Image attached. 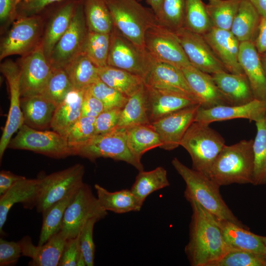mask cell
Returning a JSON list of instances; mask_svg holds the SVG:
<instances>
[{
	"label": "cell",
	"mask_w": 266,
	"mask_h": 266,
	"mask_svg": "<svg viewBox=\"0 0 266 266\" xmlns=\"http://www.w3.org/2000/svg\"><path fill=\"white\" fill-rule=\"evenodd\" d=\"M189 202L192 214L185 254L192 266H211L229 248L224 240L218 219L197 201Z\"/></svg>",
	"instance_id": "cell-1"
},
{
	"label": "cell",
	"mask_w": 266,
	"mask_h": 266,
	"mask_svg": "<svg viewBox=\"0 0 266 266\" xmlns=\"http://www.w3.org/2000/svg\"><path fill=\"white\" fill-rule=\"evenodd\" d=\"M171 164L186 184L184 194L188 202L197 201L218 220L245 227L225 203L217 183L203 173L189 168L177 158L172 160Z\"/></svg>",
	"instance_id": "cell-2"
},
{
	"label": "cell",
	"mask_w": 266,
	"mask_h": 266,
	"mask_svg": "<svg viewBox=\"0 0 266 266\" xmlns=\"http://www.w3.org/2000/svg\"><path fill=\"white\" fill-rule=\"evenodd\" d=\"M253 139L225 145L214 161L209 177L220 186L252 184L254 172Z\"/></svg>",
	"instance_id": "cell-3"
},
{
	"label": "cell",
	"mask_w": 266,
	"mask_h": 266,
	"mask_svg": "<svg viewBox=\"0 0 266 266\" xmlns=\"http://www.w3.org/2000/svg\"><path fill=\"white\" fill-rule=\"evenodd\" d=\"M114 27L142 49L144 36L151 27L159 24L153 10L137 0H105Z\"/></svg>",
	"instance_id": "cell-4"
},
{
	"label": "cell",
	"mask_w": 266,
	"mask_h": 266,
	"mask_svg": "<svg viewBox=\"0 0 266 266\" xmlns=\"http://www.w3.org/2000/svg\"><path fill=\"white\" fill-rule=\"evenodd\" d=\"M209 125L193 122L180 145L190 155L192 168L208 177L214 161L225 145L224 138Z\"/></svg>",
	"instance_id": "cell-5"
},
{
	"label": "cell",
	"mask_w": 266,
	"mask_h": 266,
	"mask_svg": "<svg viewBox=\"0 0 266 266\" xmlns=\"http://www.w3.org/2000/svg\"><path fill=\"white\" fill-rule=\"evenodd\" d=\"M78 155L95 162L99 158H110L131 165L139 171L143 170L141 160L130 152L127 143L126 130L116 128L107 133L96 134L81 145L73 149Z\"/></svg>",
	"instance_id": "cell-6"
},
{
	"label": "cell",
	"mask_w": 266,
	"mask_h": 266,
	"mask_svg": "<svg viewBox=\"0 0 266 266\" xmlns=\"http://www.w3.org/2000/svg\"><path fill=\"white\" fill-rule=\"evenodd\" d=\"M43 19L41 15L17 18L0 38V60L14 55L21 57L41 44Z\"/></svg>",
	"instance_id": "cell-7"
},
{
	"label": "cell",
	"mask_w": 266,
	"mask_h": 266,
	"mask_svg": "<svg viewBox=\"0 0 266 266\" xmlns=\"http://www.w3.org/2000/svg\"><path fill=\"white\" fill-rule=\"evenodd\" d=\"M84 166L77 164L63 170L39 177L35 207L38 213L77 190L84 183Z\"/></svg>",
	"instance_id": "cell-8"
},
{
	"label": "cell",
	"mask_w": 266,
	"mask_h": 266,
	"mask_svg": "<svg viewBox=\"0 0 266 266\" xmlns=\"http://www.w3.org/2000/svg\"><path fill=\"white\" fill-rule=\"evenodd\" d=\"M107 211L100 205L90 186L83 183L75 193L64 216L61 231L66 238L77 237L89 219L104 218Z\"/></svg>",
	"instance_id": "cell-9"
},
{
	"label": "cell",
	"mask_w": 266,
	"mask_h": 266,
	"mask_svg": "<svg viewBox=\"0 0 266 266\" xmlns=\"http://www.w3.org/2000/svg\"><path fill=\"white\" fill-rule=\"evenodd\" d=\"M8 148L32 151L60 159L73 155L67 139L54 131L35 129L24 124Z\"/></svg>",
	"instance_id": "cell-10"
},
{
	"label": "cell",
	"mask_w": 266,
	"mask_h": 266,
	"mask_svg": "<svg viewBox=\"0 0 266 266\" xmlns=\"http://www.w3.org/2000/svg\"><path fill=\"white\" fill-rule=\"evenodd\" d=\"M154 61L145 49L135 44L114 27L111 33L107 65L125 70L143 79Z\"/></svg>",
	"instance_id": "cell-11"
},
{
	"label": "cell",
	"mask_w": 266,
	"mask_h": 266,
	"mask_svg": "<svg viewBox=\"0 0 266 266\" xmlns=\"http://www.w3.org/2000/svg\"><path fill=\"white\" fill-rule=\"evenodd\" d=\"M89 32L82 0H79L71 23L54 47L49 59L53 68H64L83 51Z\"/></svg>",
	"instance_id": "cell-12"
},
{
	"label": "cell",
	"mask_w": 266,
	"mask_h": 266,
	"mask_svg": "<svg viewBox=\"0 0 266 266\" xmlns=\"http://www.w3.org/2000/svg\"><path fill=\"white\" fill-rule=\"evenodd\" d=\"M144 47L153 59L181 69L191 65L174 32L158 24L146 32Z\"/></svg>",
	"instance_id": "cell-13"
},
{
	"label": "cell",
	"mask_w": 266,
	"mask_h": 266,
	"mask_svg": "<svg viewBox=\"0 0 266 266\" xmlns=\"http://www.w3.org/2000/svg\"><path fill=\"white\" fill-rule=\"evenodd\" d=\"M0 70L5 77L10 92V107L0 140V159L8 147L12 136L24 124L21 107L20 70L17 62L6 59L0 64Z\"/></svg>",
	"instance_id": "cell-14"
},
{
	"label": "cell",
	"mask_w": 266,
	"mask_h": 266,
	"mask_svg": "<svg viewBox=\"0 0 266 266\" xmlns=\"http://www.w3.org/2000/svg\"><path fill=\"white\" fill-rule=\"evenodd\" d=\"M79 0H62L47 7L40 15L43 19L41 46L49 61L51 52L69 27Z\"/></svg>",
	"instance_id": "cell-15"
},
{
	"label": "cell",
	"mask_w": 266,
	"mask_h": 266,
	"mask_svg": "<svg viewBox=\"0 0 266 266\" xmlns=\"http://www.w3.org/2000/svg\"><path fill=\"white\" fill-rule=\"evenodd\" d=\"M20 70L21 97L40 94L53 69L41 44L17 62Z\"/></svg>",
	"instance_id": "cell-16"
},
{
	"label": "cell",
	"mask_w": 266,
	"mask_h": 266,
	"mask_svg": "<svg viewBox=\"0 0 266 266\" xmlns=\"http://www.w3.org/2000/svg\"><path fill=\"white\" fill-rule=\"evenodd\" d=\"M174 33L192 66L211 75L228 71L216 57L202 35L184 27Z\"/></svg>",
	"instance_id": "cell-17"
},
{
	"label": "cell",
	"mask_w": 266,
	"mask_h": 266,
	"mask_svg": "<svg viewBox=\"0 0 266 266\" xmlns=\"http://www.w3.org/2000/svg\"><path fill=\"white\" fill-rule=\"evenodd\" d=\"M143 82L148 87L190 98L200 104L182 70L172 65L154 61Z\"/></svg>",
	"instance_id": "cell-18"
},
{
	"label": "cell",
	"mask_w": 266,
	"mask_h": 266,
	"mask_svg": "<svg viewBox=\"0 0 266 266\" xmlns=\"http://www.w3.org/2000/svg\"><path fill=\"white\" fill-rule=\"evenodd\" d=\"M200 104L182 108L151 123L159 134L161 148L170 151L177 148L188 128L194 122Z\"/></svg>",
	"instance_id": "cell-19"
},
{
	"label": "cell",
	"mask_w": 266,
	"mask_h": 266,
	"mask_svg": "<svg viewBox=\"0 0 266 266\" xmlns=\"http://www.w3.org/2000/svg\"><path fill=\"white\" fill-rule=\"evenodd\" d=\"M266 113V100L255 99L242 105H223L206 109L200 106L194 121L209 124L214 122L242 118L256 122Z\"/></svg>",
	"instance_id": "cell-20"
},
{
	"label": "cell",
	"mask_w": 266,
	"mask_h": 266,
	"mask_svg": "<svg viewBox=\"0 0 266 266\" xmlns=\"http://www.w3.org/2000/svg\"><path fill=\"white\" fill-rule=\"evenodd\" d=\"M202 36L228 72L244 74L239 61L240 42L231 31L212 27Z\"/></svg>",
	"instance_id": "cell-21"
},
{
	"label": "cell",
	"mask_w": 266,
	"mask_h": 266,
	"mask_svg": "<svg viewBox=\"0 0 266 266\" xmlns=\"http://www.w3.org/2000/svg\"><path fill=\"white\" fill-rule=\"evenodd\" d=\"M60 231L43 244L35 246L31 237L24 236L18 241L22 250V256L30 257L29 265L32 266H57L67 240Z\"/></svg>",
	"instance_id": "cell-22"
},
{
	"label": "cell",
	"mask_w": 266,
	"mask_h": 266,
	"mask_svg": "<svg viewBox=\"0 0 266 266\" xmlns=\"http://www.w3.org/2000/svg\"><path fill=\"white\" fill-rule=\"evenodd\" d=\"M191 89L198 99L200 107L206 109L230 105L219 91L212 75L191 64L181 69Z\"/></svg>",
	"instance_id": "cell-23"
},
{
	"label": "cell",
	"mask_w": 266,
	"mask_h": 266,
	"mask_svg": "<svg viewBox=\"0 0 266 266\" xmlns=\"http://www.w3.org/2000/svg\"><path fill=\"white\" fill-rule=\"evenodd\" d=\"M239 61L255 99L266 100V72L254 43L240 42Z\"/></svg>",
	"instance_id": "cell-24"
},
{
	"label": "cell",
	"mask_w": 266,
	"mask_h": 266,
	"mask_svg": "<svg viewBox=\"0 0 266 266\" xmlns=\"http://www.w3.org/2000/svg\"><path fill=\"white\" fill-rule=\"evenodd\" d=\"M40 180L26 178L16 182L5 193L0 196V233L3 234V228L8 213L15 203H22L24 208L35 207Z\"/></svg>",
	"instance_id": "cell-25"
},
{
	"label": "cell",
	"mask_w": 266,
	"mask_h": 266,
	"mask_svg": "<svg viewBox=\"0 0 266 266\" xmlns=\"http://www.w3.org/2000/svg\"><path fill=\"white\" fill-rule=\"evenodd\" d=\"M85 89L73 88L56 108L50 128L66 139L72 127L82 116Z\"/></svg>",
	"instance_id": "cell-26"
},
{
	"label": "cell",
	"mask_w": 266,
	"mask_h": 266,
	"mask_svg": "<svg viewBox=\"0 0 266 266\" xmlns=\"http://www.w3.org/2000/svg\"><path fill=\"white\" fill-rule=\"evenodd\" d=\"M145 86L147 115L151 124L180 109L199 104L187 97Z\"/></svg>",
	"instance_id": "cell-27"
},
{
	"label": "cell",
	"mask_w": 266,
	"mask_h": 266,
	"mask_svg": "<svg viewBox=\"0 0 266 266\" xmlns=\"http://www.w3.org/2000/svg\"><path fill=\"white\" fill-rule=\"evenodd\" d=\"M211 75L219 91L230 105H242L255 99L245 73L234 74L223 71Z\"/></svg>",
	"instance_id": "cell-28"
},
{
	"label": "cell",
	"mask_w": 266,
	"mask_h": 266,
	"mask_svg": "<svg viewBox=\"0 0 266 266\" xmlns=\"http://www.w3.org/2000/svg\"><path fill=\"white\" fill-rule=\"evenodd\" d=\"M224 241L231 249L252 252L266 258V247L262 236L255 234L245 227L231 222L218 220Z\"/></svg>",
	"instance_id": "cell-29"
},
{
	"label": "cell",
	"mask_w": 266,
	"mask_h": 266,
	"mask_svg": "<svg viewBox=\"0 0 266 266\" xmlns=\"http://www.w3.org/2000/svg\"><path fill=\"white\" fill-rule=\"evenodd\" d=\"M57 105L41 94L21 98L24 124L38 130L50 128Z\"/></svg>",
	"instance_id": "cell-30"
},
{
	"label": "cell",
	"mask_w": 266,
	"mask_h": 266,
	"mask_svg": "<svg viewBox=\"0 0 266 266\" xmlns=\"http://www.w3.org/2000/svg\"><path fill=\"white\" fill-rule=\"evenodd\" d=\"M261 16L247 0H241L231 31L240 42H254L259 31Z\"/></svg>",
	"instance_id": "cell-31"
},
{
	"label": "cell",
	"mask_w": 266,
	"mask_h": 266,
	"mask_svg": "<svg viewBox=\"0 0 266 266\" xmlns=\"http://www.w3.org/2000/svg\"><path fill=\"white\" fill-rule=\"evenodd\" d=\"M95 189L100 205L107 211L118 214L139 211L143 205L130 189L110 192L98 184Z\"/></svg>",
	"instance_id": "cell-32"
},
{
	"label": "cell",
	"mask_w": 266,
	"mask_h": 266,
	"mask_svg": "<svg viewBox=\"0 0 266 266\" xmlns=\"http://www.w3.org/2000/svg\"><path fill=\"white\" fill-rule=\"evenodd\" d=\"M146 107V89L143 83L130 97L122 109L116 128L128 130L134 126L150 124Z\"/></svg>",
	"instance_id": "cell-33"
},
{
	"label": "cell",
	"mask_w": 266,
	"mask_h": 266,
	"mask_svg": "<svg viewBox=\"0 0 266 266\" xmlns=\"http://www.w3.org/2000/svg\"><path fill=\"white\" fill-rule=\"evenodd\" d=\"M98 73L101 81L128 98L137 91L144 83L141 77L109 65L98 67Z\"/></svg>",
	"instance_id": "cell-34"
},
{
	"label": "cell",
	"mask_w": 266,
	"mask_h": 266,
	"mask_svg": "<svg viewBox=\"0 0 266 266\" xmlns=\"http://www.w3.org/2000/svg\"><path fill=\"white\" fill-rule=\"evenodd\" d=\"M127 143L131 153L138 159L147 151L160 147L162 142L151 124L140 125L126 130Z\"/></svg>",
	"instance_id": "cell-35"
},
{
	"label": "cell",
	"mask_w": 266,
	"mask_h": 266,
	"mask_svg": "<svg viewBox=\"0 0 266 266\" xmlns=\"http://www.w3.org/2000/svg\"><path fill=\"white\" fill-rule=\"evenodd\" d=\"M169 185L166 170L162 166H158L150 171H139L130 190L143 204L151 194Z\"/></svg>",
	"instance_id": "cell-36"
},
{
	"label": "cell",
	"mask_w": 266,
	"mask_h": 266,
	"mask_svg": "<svg viewBox=\"0 0 266 266\" xmlns=\"http://www.w3.org/2000/svg\"><path fill=\"white\" fill-rule=\"evenodd\" d=\"M64 69L75 89H85L100 79L98 67L83 53Z\"/></svg>",
	"instance_id": "cell-37"
},
{
	"label": "cell",
	"mask_w": 266,
	"mask_h": 266,
	"mask_svg": "<svg viewBox=\"0 0 266 266\" xmlns=\"http://www.w3.org/2000/svg\"><path fill=\"white\" fill-rule=\"evenodd\" d=\"M82 1L89 30L111 33L114 26L105 0H82Z\"/></svg>",
	"instance_id": "cell-38"
},
{
	"label": "cell",
	"mask_w": 266,
	"mask_h": 266,
	"mask_svg": "<svg viewBox=\"0 0 266 266\" xmlns=\"http://www.w3.org/2000/svg\"><path fill=\"white\" fill-rule=\"evenodd\" d=\"M77 190L56 202L42 213V223L37 245L44 244L61 231L65 210Z\"/></svg>",
	"instance_id": "cell-39"
},
{
	"label": "cell",
	"mask_w": 266,
	"mask_h": 266,
	"mask_svg": "<svg viewBox=\"0 0 266 266\" xmlns=\"http://www.w3.org/2000/svg\"><path fill=\"white\" fill-rule=\"evenodd\" d=\"M257 133L253 141L254 172L252 184L266 185V113L256 122Z\"/></svg>",
	"instance_id": "cell-40"
},
{
	"label": "cell",
	"mask_w": 266,
	"mask_h": 266,
	"mask_svg": "<svg viewBox=\"0 0 266 266\" xmlns=\"http://www.w3.org/2000/svg\"><path fill=\"white\" fill-rule=\"evenodd\" d=\"M241 0H208L206 8L212 27L231 30Z\"/></svg>",
	"instance_id": "cell-41"
},
{
	"label": "cell",
	"mask_w": 266,
	"mask_h": 266,
	"mask_svg": "<svg viewBox=\"0 0 266 266\" xmlns=\"http://www.w3.org/2000/svg\"><path fill=\"white\" fill-rule=\"evenodd\" d=\"M184 27L201 35L212 28L202 0H185Z\"/></svg>",
	"instance_id": "cell-42"
},
{
	"label": "cell",
	"mask_w": 266,
	"mask_h": 266,
	"mask_svg": "<svg viewBox=\"0 0 266 266\" xmlns=\"http://www.w3.org/2000/svg\"><path fill=\"white\" fill-rule=\"evenodd\" d=\"M111 33L89 30L82 53L98 67L107 65Z\"/></svg>",
	"instance_id": "cell-43"
},
{
	"label": "cell",
	"mask_w": 266,
	"mask_h": 266,
	"mask_svg": "<svg viewBox=\"0 0 266 266\" xmlns=\"http://www.w3.org/2000/svg\"><path fill=\"white\" fill-rule=\"evenodd\" d=\"M73 88L72 84L65 70L61 68H53L40 94L57 106Z\"/></svg>",
	"instance_id": "cell-44"
},
{
	"label": "cell",
	"mask_w": 266,
	"mask_h": 266,
	"mask_svg": "<svg viewBox=\"0 0 266 266\" xmlns=\"http://www.w3.org/2000/svg\"><path fill=\"white\" fill-rule=\"evenodd\" d=\"M185 4V0H163L159 24L173 32L183 27Z\"/></svg>",
	"instance_id": "cell-45"
},
{
	"label": "cell",
	"mask_w": 266,
	"mask_h": 266,
	"mask_svg": "<svg viewBox=\"0 0 266 266\" xmlns=\"http://www.w3.org/2000/svg\"><path fill=\"white\" fill-rule=\"evenodd\" d=\"M211 266H266V258L244 250L231 249Z\"/></svg>",
	"instance_id": "cell-46"
},
{
	"label": "cell",
	"mask_w": 266,
	"mask_h": 266,
	"mask_svg": "<svg viewBox=\"0 0 266 266\" xmlns=\"http://www.w3.org/2000/svg\"><path fill=\"white\" fill-rule=\"evenodd\" d=\"M92 94L103 104L104 110L122 109L129 98L116 89L108 86L100 79L89 86Z\"/></svg>",
	"instance_id": "cell-47"
},
{
	"label": "cell",
	"mask_w": 266,
	"mask_h": 266,
	"mask_svg": "<svg viewBox=\"0 0 266 266\" xmlns=\"http://www.w3.org/2000/svg\"><path fill=\"white\" fill-rule=\"evenodd\" d=\"M95 118L81 116L70 130L67 141L72 153L73 149L85 143L95 135Z\"/></svg>",
	"instance_id": "cell-48"
},
{
	"label": "cell",
	"mask_w": 266,
	"mask_h": 266,
	"mask_svg": "<svg viewBox=\"0 0 266 266\" xmlns=\"http://www.w3.org/2000/svg\"><path fill=\"white\" fill-rule=\"evenodd\" d=\"M99 221V219L95 218L89 219L78 235L79 248L86 266L94 265L95 245L93 239V230L95 224Z\"/></svg>",
	"instance_id": "cell-49"
},
{
	"label": "cell",
	"mask_w": 266,
	"mask_h": 266,
	"mask_svg": "<svg viewBox=\"0 0 266 266\" xmlns=\"http://www.w3.org/2000/svg\"><path fill=\"white\" fill-rule=\"evenodd\" d=\"M122 109L112 108L104 110L96 118L95 135L103 134L116 128Z\"/></svg>",
	"instance_id": "cell-50"
},
{
	"label": "cell",
	"mask_w": 266,
	"mask_h": 266,
	"mask_svg": "<svg viewBox=\"0 0 266 266\" xmlns=\"http://www.w3.org/2000/svg\"><path fill=\"white\" fill-rule=\"evenodd\" d=\"M21 256L22 250L18 241H9L0 238V266H13Z\"/></svg>",
	"instance_id": "cell-51"
},
{
	"label": "cell",
	"mask_w": 266,
	"mask_h": 266,
	"mask_svg": "<svg viewBox=\"0 0 266 266\" xmlns=\"http://www.w3.org/2000/svg\"><path fill=\"white\" fill-rule=\"evenodd\" d=\"M62 0H25L17 6V18L40 15L50 5Z\"/></svg>",
	"instance_id": "cell-52"
},
{
	"label": "cell",
	"mask_w": 266,
	"mask_h": 266,
	"mask_svg": "<svg viewBox=\"0 0 266 266\" xmlns=\"http://www.w3.org/2000/svg\"><path fill=\"white\" fill-rule=\"evenodd\" d=\"M16 0H0V32L3 34L17 19Z\"/></svg>",
	"instance_id": "cell-53"
},
{
	"label": "cell",
	"mask_w": 266,
	"mask_h": 266,
	"mask_svg": "<svg viewBox=\"0 0 266 266\" xmlns=\"http://www.w3.org/2000/svg\"><path fill=\"white\" fill-rule=\"evenodd\" d=\"M78 236L67 239L63 250L58 266H76L81 254Z\"/></svg>",
	"instance_id": "cell-54"
},
{
	"label": "cell",
	"mask_w": 266,
	"mask_h": 266,
	"mask_svg": "<svg viewBox=\"0 0 266 266\" xmlns=\"http://www.w3.org/2000/svg\"><path fill=\"white\" fill-rule=\"evenodd\" d=\"M104 110L102 102L92 94L89 87L86 88L82 101V116L96 118Z\"/></svg>",
	"instance_id": "cell-55"
},
{
	"label": "cell",
	"mask_w": 266,
	"mask_h": 266,
	"mask_svg": "<svg viewBox=\"0 0 266 266\" xmlns=\"http://www.w3.org/2000/svg\"><path fill=\"white\" fill-rule=\"evenodd\" d=\"M25 178V176L16 175L9 171H0V196L5 193L16 182Z\"/></svg>",
	"instance_id": "cell-56"
},
{
	"label": "cell",
	"mask_w": 266,
	"mask_h": 266,
	"mask_svg": "<svg viewBox=\"0 0 266 266\" xmlns=\"http://www.w3.org/2000/svg\"><path fill=\"white\" fill-rule=\"evenodd\" d=\"M254 43L260 54L266 52V16H261L258 33Z\"/></svg>",
	"instance_id": "cell-57"
},
{
	"label": "cell",
	"mask_w": 266,
	"mask_h": 266,
	"mask_svg": "<svg viewBox=\"0 0 266 266\" xmlns=\"http://www.w3.org/2000/svg\"><path fill=\"white\" fill-rule=\"evenodd\" d=\"M257 9L261 16H266V0H247Z\"/></svg>",
	"instance_id": "cell-58"
},
{
	"label": "cell",
	"mask_w": 266,
	"mask_h": 266,
	"mask_svg": "<svg viewBox=\"0 0 266 266\" xmlns=\"http://www.w3.org/2000/svg\"><path fill=\"white\" fill-rule=\"evenodd\" d=\"M139 1L142 0H138ZM153 10L157 19L160 13L163 0H144Z\"/></svg>",
	"instance_id": "cell-59"
},
{
	"label": "cell",
	"mask_w": 266,
	"mask_h": 266,
	"mask_svg": "<svg viewBox=\"0 0 266 266\" xmlns=\"http://www.w3.org/2000/svg\"><path fill=\"white\" fill-rule=\"evenodd\" d=\"M263 65L266 67V52L260 54Z\"/></svg>",
	"instance_id": "cell-60"
},
{
	"label": "cell",
	"mask_w": 266,
	"mask_h": 266,
	"mask_svg": "<svg viewBox=\"0 0 266 266\" xmlns=\"http://www.w3.org/2000/svg\"><path fill=\"white\" fill-rule=\"evenodd\" d=\"M262 240L264 243V244L266 247V236H262Z\"/></svg>",
	"instance_id": "cell-61"
},
{
	"label": "cell",
	"mask_w": 266,
	"mask_h": 266,
	"mask_svg": "<svg viewBox=\"0 0 266 266\" xmlns=\"http://www.w3.org/2000/svg\"><path fill=\"white\" fill-rule=\"evenodd\" d=\"M25 0H16V2L17 4V5L18 4H19L20 2H22L23 1H24Z\"/></svg>",
	"instance_id": "cell-62"
},
{
	"label": "cell",
	"mask_w": 266,
	"mask_h": 266,
	"mask_svg": "<svg viewBox=\"0 0 266 266\" xmlns=\"http://www.w3.org/2000/svg\"><path fill=\"white\" fill-rule=\"evenodd\" d=\"M264 68L265 69L266 72V67L264 66Z\"/></svg>",
	"instance_id": "cell-63"
}]
</instances>
